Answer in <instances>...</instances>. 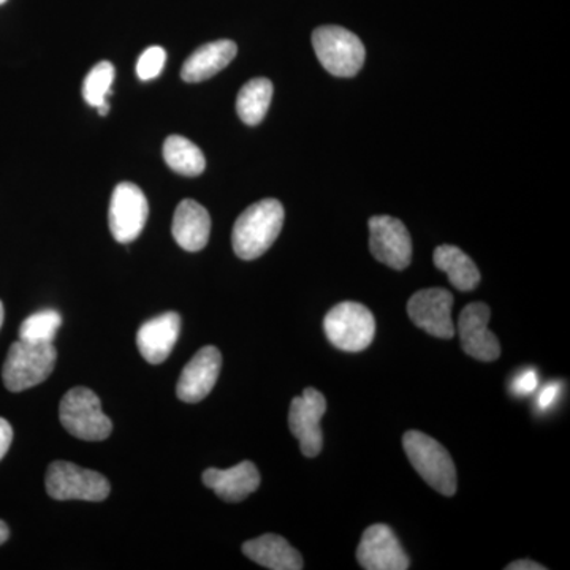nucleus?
I'll use <instances>...</instances> for the list:
<instances>
[{"label":"nucleus","instance_id":"f257e3e1","mask_svg":"<svg viewBox=\"0 0 570 570\" xmlns=\"http://www.w3.org/2000/svg\"><path fill=\"white\" fill-rule=\"evenodd\" d=\"M284 225V206L275 198L257 202L236 219L232 245L243 261L262 257L276 242Z\"/></svg>","mask_w":570,"mask_h":570},{"label":"nucleus","instance_id":"f03ea898","mask_svg":"<svg viewBox=\"0 0 570 570\" xmlns=\"http://www.w3.org/2000/svg\"><path fill=\"white\" fill-rule=\"evenodd\" d=\"M403 445L412 466L431 489L444 497L456 493V468L444 445L420 431H407Z\"/></svg>","mask_w":570,"mask_h":570},{"label":"nucleus","instance_id":"7ed1b4c3","mask_svg":"<svg viewBox=\"0 0 570 570\" xmlns=\"http://www.w3.org/2000/svg\"><path fill=\"white\" fill-rule=\"evenodd\" d=\"M56 358L58 352L52 343H29L18 340L11 344L3 363V384L13 393L36 387L51 376Z\"/></svg>","mask_w":570,"mask_h":570},{"label":"nucleus","instance_id":"20e7f679","mask_svg":"<svg viewBox=\"0 0 570 570\" xmlns=\"http://www.w3.org/2000/svg\"><path fill=\"white\" fill-rule=\"evenodd\" d=\"M313 47L324 69L335 77H355L365 63V45L341 26L317 28L313 33Z\"/></svg>","mask_w":570,"mask_h":570},{"label":"nucleus","instance_id":"39448f33","mask_svg":"<svg viewBox=\"0 0 570 570\" xmlns=\"http://www.w3.org/2000/svg\"><path fill=\"white\" fill-rule=\"evenodd\" d=\"M59 419L71 436L81 441H105L110 438L112 423L105 415L100 397L86 387H75L63 395Z\"/></svg>","mask_w":570,"mask_h":570},{"label":"nucleus","instance_id":"423d86ee","mask_svg":"<svg viewBox=\"0 0 570 570\" xmlns=\"http://www.w3.org/2000/svg\"><path fill=\"white\" fill-rule=\"evenodd\" d=\"M330 343L344 352H362L373 343L376 321L362 303L344 302L330 311L324 321Z\"/></svg>","mask_w":570,"mask_h":570},{"label":"nucleus","instance_id":"0eeeda50","mask_svg":"<svg viewBox=\"0 0 570 570\" xmlns=\"http://www.w3.org/2000/svg\"><path fill=\"white\" fill-rule=\"evenodd\" d=\"M48 494L56 501H105L110 497L111 485L105 475L69 463L55 461L50 464L45 479Z\"/></svg>","mask_w":570,"mask_h":570},{"label":"nucleus","instance_id":"6e6552de","mask_svg":"<svg viewBox=\"0 0 570 570\" xmlns=\"http://www.w3.org/2000/svg\"><path fill=\"white\" fill-rule=\"evenodd\" d=\"M149 205L146 195L134 183H121L111 195L108 224L112 238L121 245H129L140 236L148 220Z\"/></svg>","mask_w":570,"mask_h":570},{"label":"nucleus","instance_id":"1a4fd4ad","mask_svg":"<svg viewBox=\"0 0 570 570\" xmlns=\"http://www.w3.org/2000/svg\"><path fill=\"white\" fill-rule=\"evenodd\" d=\"M326 412V400L318 390L305 389L302 396L294 397L288 412V426L299 441L303 455L316 459L324 445L321 420Z\"/></svg>","mask_w":570,"mask_h":570},{"label":"nucleus","instance_id":"9d476101","mask_svg":"<svg viewBox=\"0 0 570 570\" xmlns=\"http://www.w3.org/2000/svg\"><path fill=\"white\" fill-rule=\"evenodd\" d=\"M370 249L381 264L397 272L406 269L412 261V239L406 225L392 216L371 217Z\"/></svg>","mask_w":570,"mask_h":570},{"label":"nucleus","instance_id":"9b49d317","mask_svg":"<svg viewBox=\"0 0 570 570\" xmlns=\"http://www.w3.org/2000/svg\"><path fill=\"white\" fill-rule=\"evenodd\" d=\"M453 295L445 288H425L411 296L407 314L423 332L441 340L455 336L452 321Z\"/></svg>","mask_w":570,"mask_h":570},{"label":"nucleus","instance_id":"f8f14e48","mask_svg":"<svg viewBox=\"0 0 570 570\" xmlns=\"http://www.w3.org/2000/svg\"><path fill=\"white\" fill-rule=\"evenodd\" d=\"M356 560L366 570H406L411 566L406 551L387 524H373L363 532Z\"/></svg>","mask_w":570,"mask_h":570},{"label":"nucleus","instance_id":"ddd939ff","mask_svg":"<svg viewBox=\"0 0 570 570\" xmlns=\"http://www.w3.org/2000/svg\"><path fill=\"white\" fill-rule=\"evenodd\" d=\"M490 307L485 303H471L461 311L459 332L461 346L472 358L494 362L501 355L497 335L489 328Z\"/></svg>","mask_w":570,"mask_h":570},{"label":"nucleus","instance_id":"4468645a","mask_svg":"<svg viewBox=\"0 0 570 570\" xmlns=\"http://www.w3.org/2000/svg\"><path fill=\"white\" fill-rule=\"evenodd\" d=\"M223 367V355L214 346L202 347L184 366L176 395L184 403H200L213 392Z\"/></svg>","mask_w":570,"mask_h":570},{"label":"nucleus","instance_id":"2eb2a0df","mask_svg":"<svg viewBox=\"0 0 570 570\" xmlns=\"http://www.w3.org/2000/svg\"><path fill=\"white\" fill-rule=\"evenodd\" d=\"M181 332V317L176 313H165L140 326L137 346L142 358L151 365H160L170 356Z\"/></svg>","mask_w":570,"mask_h":570},{"label":"nucleus","instance_id":"dca6fc26","mask_svg":"<svg viewBox=\"0 0 570 570\" xmlns=\"http://www.w3.org/2000/svg\"><path fill=\"white\" fill-rule=\"evenodd\" d=\"M204 483L224 501L239 502L261 487V472L253 461H243L230 469H206Z\"/></svg>","mask_w":570,"mask_h":570},{"label":"nucleus","instance_id":"f3484780","mask_svg":"<svg viewBox=\"0 0 570 570\" xmlns=\"http://www.w3.org/2000/svg\"><path fill=\"white\" fill-rule=\"evenodd\" d=\"M171 234L184 250L198 253L209 242L212 217L204 206L195 200H183L176 208Z\"/></svg>","mask_w":570,"mask_h":570},{"label":"nucleus","instance_id":"a211bd4d","mask_svg":"<svg viewBox=\"0 0 570 570\" xmlns=\"http://www.w3.org/2000/svg\"><path fill=\"white\" fill-rule=\"evenodd\" d=\"M238 47L232 40H216L195 50L181 69L186 82H202L223 71L236 58Z\"/></svg>","mask_w":570,"mask_h":570},{"label":"nucleus","instance_id":"6ab92c4d","mask_svg":"<svg viewBox=\"0 0 570 570\" xmlns=\"http://www.w3.org/2000/svg\"><path fill=\"white\" fill-rule=\"evenodd\" d=\"M249 560L272 570H302L303 558L291 543L276 534H265L243 546Z\"/></svg>","mask_w":570,"mask_h":570},{"label":"nucleus","instance_id":"aec40b11","mask_svg":"<svg viewBox=\"0 0 570 570\" xmlns=\"http://www.w3.org/2000/svg\"><path fill=\"white\" fill-rule=\"evenodd\" d=\"M434 265L448 275L453 287L461 292H471L480 283V272L468 254L456 246H439L434 250Z\"/></svg>","mask_w":570,"mask_h":570},{"label":"nucleus","instance_id":"412c9836","mask_svg":"<svg viewBox=\"0 0 570 570\" xmlns=\"http://www.w3.org/2000/svg\"><path fill=\"white\" fill-rule=\"evenodd\" d=\"M273 99V82L266 78H254L243 86L236 99V112L247 126L264 121Z\"/></svg>","mask_w":570,"mask_h":570},{"label":"nucleus","instance_id":"4be33fe9","mask_svg":"<svg viewBox=\"0 0 570 570\" xmlns=\"http://www.w3.org/2000/svg\"><path fill=\"white\" fill-rule=\"evenodd\" d=\"M164 159L176 174L189 178L204 174L206 167L202 149L181 135H171L165 140Z\"/></svg>","mask_w":570,"mask_h":570},{"label":"nucleus","instance_id":"5701e85b","mask_svg":"<svg viewBox=\"0 0 570 570\" xmlns=\"http://www.w3.org/2000/svg\"><path fill=\"white\" fill-rule=\"evenodd\" d=\"M61 325L62 316L58 311H39L22 322L20 340L29 341V343H52Z\"/></svg>","mask_w":570,"mask_h":570},{"label":"nucleus","instance_id":"b1692460","mask_svg":"<svg viewBox=\"0 0 570 570\" xmlns=\"http://www.w3.org/2000/svg\"><path fill=\"white\" fill-rule=\"evenodd\" d=\"M115 81V67L111 62L102 61L96 63L82 82V97L91 107L97 108L108 102L111 96V86Z\"/></svg>","mask_w":570,"mask_h":570},{"label":"nucleus","instance_id":"393cba45","mask_svg":"<svg viewBox=\"0 0 570 570\" xmlns=\"http://www.w3.org/2000/svg\"><path fill=\"white\" fill-rule=\"evenodd\" d=\"M167 52L163 47H149L141 52L137 62V75L142 81L154 80L163 73Z\"/></svg>","mask_w":570,"mask_h":570},{"label":"nucleus","instance_id":"a878e982","mask_svg":"<svg viewBox=\"0 0 570 570\" xmlns=\"http://www.w3.org/2000/svg\"><path fill=\"white\" fill-rule=\"evenodd\" d=\"M539 385V376L534 370L524 371L520 376L515 377V381L512 382V392L515 393L517 396H527L531 395Z\"/></svg>","mask_w":570,"mask_h":570},{"label":"nucleus","instance_id":"bb28decb","mask_svg":"<svg viewBox=\"0 0 570 570\" xmlns=\"http://www.w3.org/2000/svg\"><path fill=\"white\" fill-rule=\"evenodd\" d=\"M561 393V385L557 384H549L546 389H542V392L539 393L538 397V406L540 411L547 412L551 406H553L554 403H557L558 397H560Z\"/></svg>","mask_w":570,"mask_h":570},{"label":"nucleus","instance_id":"cd10ccee","mask_svg":"<svg viewBox=\"0 0 570 570\" xmlns=\"http://www.w3.org/2000/svg\"><path fill=\"white\" fill-rule=\"evenodd\" d=\"M11 442H13V428L6 419L0 417V460L9 452Z\"/></svg>","mask_w":570,"mask_h":570},{"label":"nucleus","instance_id":"c85d7f7f","mask_svg":"<svg viewBox=\"0 0 570 570\" xmlns=\"http://www.w3.org/2000/svg\"><path fill=\"white\" fill-rule=\"evenodd\" d=\"M508 570H546L543 566H540L539 562L530 561V560H521L513 561L512 564H509Z\"/></svg>","mask_w":570,"mask_h":570},{"label":"nucleus","instance_id":"c756f323","mask_svg":"<svg viewBox=\"0 0 570 570\" xmlns=\"http://www.w3.org/2000/svg\"><path fill=\"white\" fill-rule=\"evenodd\" d=\"M10 538V530L9 527H7L6 521L0 520V546L2 543H6L7 540Z\"/></svg>","mask_w":570,"mask_h":570},{"label":"nucleus","instance_id":"7c9ffc66","mask_svg":"<svg viewBox=\"0 0 570 570\" xmlns=\"http://www.w3.org/2000/svg\"><path fill=\"white\" fill-rule=\"evenodd\" d=\"M110 104L104 102L102 105H99V107H97V110H99L100 116H107L108 112H110Z\"/></svg>","mask_w":570,"mask_h":570},{"label":"nucleus","instance_id":"2f4dec72","mask_svg":"<svg viewBox=\"0 0 570 570\" xmlns=\"http://www.w3.org/2000/svg\"><path fill=\"white\" fill-rule=\"evenodd\" d=\"M3 317H6V311H3L2 302H0V328H2L3 325Z\"/></svg>","mask_w":570,"mask_h":570},{"label":"nucleus","instance_id":"473e14b6","mask_svg":"<svg viewBox=\"0 0 570 570\" xmlns=\"http://www.w3.org/2000/svg\"><path fill=\"white\" fill-rule=\"evenodd\" d=\"M7 0H0V6H2V3H6Z\"/></svg>","mask_w":570,"mask_h":570}]
</instances>
